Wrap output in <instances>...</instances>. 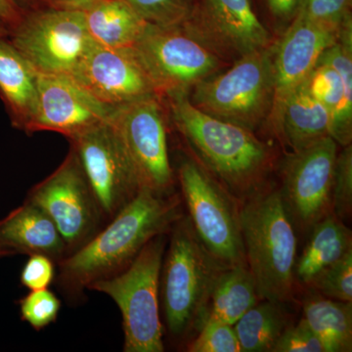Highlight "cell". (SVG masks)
<instances>
[{
    "instance_id": "1",
    "label": "cell",
    "mask_w": 352,
    "mask_h": 352,
    "mask_svg": "<svg viewBox=\"0 0 352 352\" xmlns=\"http://www.w3.org/2000/svg\"><path fill=\"white\" fill-rule=\"evenodd\" d=\"M178 194L142 188L87 244L57 264L54 284L72 305L95 282L122 272L148 243L183 217Z\"/></svg>"
},
{
    "instance_id": "2",
    "label": "cell",
    "mask_w": 352,
    "mask_h": 352,
    "mask_svg": "<svg viewBox=\"0 0 352 352\" xmlns=\"http://www.w3.org/2000/svg\"><path fill=\"white\" fill-rule=\"evenodd\" d=\"M171 97L173 120L199 163L241 204L270 188L273 152L254 131L201 112L188 94Z\"/></svg>"
},
{
    "instance_id": "3",
    "label": "cell",
    "mask_w": 352,
    "mask_h": 352,
    "mask_svg": "<svg viewBox=\"0 0 352 352\" xmlns=\"http://www.w3.org/2000/svg\"><path fill=\"white\" fill-rule=\"evenodd\" d=\"M245 263L259 298L271 302L296 300V230L280 189L272 187L241 206Z\"/></svg>"
},
{
    "instance_id": "4",
    "label": "cell",
    "mask_w": 352,
    "mask_h": 352,
    "mask_svg": "<svg viewBox=\"0 0 352 352\" xmlns=\"http://www.w3.org/2000/svg\"><path fill=\"white\" fill-rule=\"evenodd\" d=\"M160 279V300L166 330L175 339L199 331L210 293L226 265L208 251L183 215L170 230Z\"/></svg>"
},
{
    "instance_id": "5",
    "label": "cell",
    "mask_w": 352,
    "mask_h": 352,
    "mask_svg": "<svg viewBox=\"0 0 352 352\" xmlns=\"http://www.w3.org/2000/svg\"><path fill=\"white\" fill-rule=\"evenodd\" d=\"M168 234L153 238L122 272L88 289L110 296L120 308L124 352H163L160 279Z\"/></svg>"
},
{
    "instance_id": "6",
    "label": "cell",
    "mask_w": 352,
    "mask_h": 352,
    "mask_svg": "<svg viewBox=\"0 0 352 352\" xmlns=\"http://www.w3.org/2000/svg\"><path fill=\"white\" fill-rule=\"evenodd\" d=\"M273 50L244 55L193 88L191 103L217 119L256 131L270 119L274 98Z\"/></svg>"
},
{
    "instance_id": "7",
    "label": "cell",
    "mask_w": 352,
    "mask_h": 352,
    "mask_svg": "<svg viewBox=\"0 0 352 352\" xmlns=\"http://www.w3.org/2000/svg\"><path fill=\"white\" fill-rule=\"evenodd\" d=\"M178 180L190 221L199 239L226 266L245 263L241 206L198 161L184 159Z\"/></svg>"
},
{
    "instance_id": "8",
    "label": "cell",
    "mask_w": 352,
    "mask_h": 352,
    "mask_svg": "<svg viewBox=\"0 0 352 352\" xmlns=\"http://www.w3.org/2000/svg\"><path fill=\"white\" fill-rule=\"evenodd\" d=\"M132 48L159 96L188 94L224 62L182 24H148Z\"/></svg>"
},
{
    "instance_id": "9",
    "label": "cell",
    "mask_w": 352,
    "mask_h": 352,
    "mask_svg": "<svg viewBox=\"0 0 352 352\" xmlns=\"http://www.w3.org/2000/svg\"><path fill=\"white\" fill-rule=\"evenodd\" d=\"M25 201L52 219L66 243L68 256L87 244L106 224L74 149L54 173L32 187Z\"/></svg>"
},
{
    "instance_id": "10",
    "label": "cell",
    "mask_w": 352,
    "mask_h": 352,
    "mask_svg": "<svg viewBox=\"0 0 352 352\" xmlns=\"http://www.w3.org/2000/svg\"><path fill=\"white\" fill-rule=\"evenodd\" d=\"M71 140L107 223L142 189L133 164L110 120Z\"/></svg>"
},
{
    "instance_id": "11",
    "label": "cell",
    "mask_w": 352,
    "mask_h": 352,
    "mask_svg": "<svg viewBox=\"0 0 352 352\" xmlns=\"http://www.w3.org/2000/svg\"><path fill=\"white\" fill-rule=\"evenodd\" d=\"M94 43L83 11L53 8L25 20L12 45L36 73L69 76Z\"/></svg>"
},
{
    "instance_id": "12",
    "label": "cell",
    "mask_w": 352,
    "mask_h": 352,
    "mask_svg": "<svg viewBox=\"0 0 352 352\" xmlns=\"http://www.w3.org/2000/svg\"><path fill=\"white\" fill-rule=\"evenodd\" d=\"M157 95L113 111L111 122L119 134L142 188L173 193L166 124Z\"/></svg>"
},
{
    "instance_id": "13",
    "label": "cell",
    "mask_w": 352,
    "mask_h": 352,
    "mask_svg": "<svg viewBox=\"0 0 352 352\" xmlns=\"http://www.w3.org/2000/svg\"><path fill=\"white\" fill-rule=\"evenodd\" d=\"M337 155L338 143L327 138L287 157L280 192L296 231L308 232L333 212Z\"/></svg>"
},
{
    "instance_id": "14",
    "label": "cell",
    "mask_w": 352,
    "mask_h": 352,
    "mask_svg": "<svg viewBox=\"0 0 352 352\" xmlns=\"http://www.w3.org/2000/svg\"><path fill=\"white\" fill-rule=\"evenodd\" d=\"M183 27L223 61L270 46V34L252 0H195Z\"/></svg>"
},
{
    "instance_id": "15",
    "label": "cell",
    "mask_w": 352,
    "mask_h": 352,
    "mask_svg": "<svg viewBox=\"0 0 352 352\" xmlns=\"http://www.w3.org/2000/svg\"><path fill=\"white\" fill-rule=\"evenodd\" d=\"M69 76L112 109L157 95L132 47L108 48L94 43Z\"/></svg>"
},
{
    "instance_id": "16",
    "label": "cell",
    "mask_w": 352,
    "mask_h": 352,
    "mask_svg": "<svg viewBox=\"0 0 352 352\" xmlns=\"http://www.w3.org/2000/svg\"><path fill=\"white\" fill-rule=\"evenodd\" d=\"M116 109L104 105L69 75L36 73V106L25 129L72 138L106 122Z\"/></svg>"
},
{
    "instance_id": "17",
    "label": "cell",
    "mask_w": 352,
    "mask_h": 352,
    "mask_svg": "<svg viewBox=\"0 0 352 352\" xmlns=\"http://www.w3.org/2000/svg\"><path fill=\"white\" fill-rule=\"evenodd\" d=\"M311 96L331 115V138L342 146L352 138V24L322 55L314 71L302 82Z\"/></svg>"
},
{
    "instance_id": "18",
    "label": "cell",
    "mask_w": 352,
    "mask_h": 352,
    "mask_svg": "<svg viewBox=\"0 0 352 352\" xmlns=\"http://www.w3.org/2000/svg\"><path fill=\"white\" fill-rule=\"evenodd\" d=\"M338 39L339 32L310 20L302 13H296L276 50H273L272 109L307 80L323 53Z\"/></svg>"
},
{
    "instance_id": "19",
    "label": "cell",
    "mask_w": 352,
    "mask_h": 352,
    "mask_svg": "<svg viewBox=\"0 0 352 352\" xmlns=\"http://www.w3.org/2000/svg\"><path fill=\"white\" fill-rule=\"evenodd\" d=\"M0 245L13 254H41L56 264L68 256L66 243L54 222L28 201L0 220Z\"/></svg>"
},
{
    "instance_id": "20",
    "label": "cell",
    "mask_w": 352,
    "mask_h": 352,
    "mask_svg": "<svg viewBox=\"0 0 352 352\" xmlns=\"http://www.w3.org/2000/svg\"><path fill=\"white\" fill-rule=\"evenodd\" d=\"M268 120L278 138L293 153L331 138L330 112L310 95L303 83L272 109Z\"/></svg>"
},
{
    "instance_id": "21",
    "label": "cell",
    "mask_w": 352,
    "mask_h": 352,
    "mask_svg": "<svg viewBox=\"0 0 352 352\" xmlns=\"http://www.w3.org/2000/svg\"><path fill=\"white\" fill-rule=\"evenodd\" d=\"M305 249L296 258V279L307 288L322 271L337 263L352 250L351 229L333 212L317 222Z\"/></svg>"
},
{
    "instance_id": "22",
    "label": "cell",
    "mask_w": 352,
    "mask_h": 352,
    "mask_svg": "<svg viewBox=\"0 0 352 352\" xmlns=\"http://www.w3.org/2000/svg\"><path fill=\"white\" fill-rule=\"evenodd\" d=\"M92 41L108 48H131L149 23L126 0H102L83 11Z\"/></svg>"
},
{
    "instance_id": "23",
    "label": "cell",
    "mask_w": 352,
    "mask_h": 352,
    "mask_svg": "<svg viewBox=\"0 0 352 352\" xmlns=\"http://www.w3.org/2000/svg\"><path fill=\"white\" fill-rule=\"evenodd\" d=\"M259 300L256 282L247 264L227 266L210 293L201 326L208 322L234 326Z\"/></svg>"
},
{
    "instance_id": "24",
    "label": "cell",
    "mask_w": 352,
    "mask_h": 352,
    "mask_svg": "<svg viewBox=\"0 0 352 352\" xmlns=\"http://www.w3.org/2000/svg\"><path fill=\"white\" fill-rule=\"evenodd\" d=\"M302 319L325 352L352 351V302L333 300L308 289L302 300Z\"/></svg>"
},
{
    "instance_id": "25",
    "label": "cell",
    "mask_w": 352,
    "mask_h": 352,
    "mask_svg": "<svg viewBox=\"0 0 352 352\" xmlns=\"http://www.w3.org/2000/svg\"><path fill=\"white\" fill-rule=\"evenodd\" d=\"M287 303L261 300L234 324L242 352H271L292 325Z\"/></svg>"
},
{
    "instance_id": "26",
    "label": "cell",
    "mask_w": 352,
    "mask_h": 352,
    "mask_svg": "<svg viewBox=\"0 0 352 352\" xmlns=\"http://www.w3.org/2000/svg\"><path fill=\"white\" fill-rule=\"evenodd\" d=\"M0 91L25 126L36 106V72L11 44L0 41Z\"/></svg>"
},
{
    "instance_id": "27",
    "label": "cell",
    "mask_w": 352,
    "mask_h": 352,
    "mask_svg": "<svg viewBox=\"0 0 352 352\" xmlns=\"http://www.w3.org/2000/svg\"><path fill=\"white\" fill-rule=\"evenodd\" d=\"M307 289L340 302H352V250L322 271Z\"/></svg>"
},
{
    "instance_id": "28",
    "label": "cell",
    "mask_w": 352,
    "mask_h": 352,
    "mask_svg": "<svg viewBox=\"0 0 352 352\" xmlns=\"http://www.w3.org/2000/svg\"><path fill=\"white\" fill-rule=\"evenodd\" d=\"M18 305L21 319L38 332L56 322L61 309V300L50 289L31 291Z\"/></svg>"
},
{
    "instance_id": "29",
    "label": "cell",
    "mask_w": 352,
    "mask_h": 352,
    "mask_svg": "<svg viewBox=\"0 0 352 352\" xmlns=\"http://www.w3.org/2000/svg\"><path fill=\"white\" fill-rule=\"evenodd\" d=\"M149 23L159 25L182 24L188 17L195 0H126Z\"/></svg>"
},
{
    "instance_id": "30",
    "label": "cell",
    "mask_w": 352,
    "mask_h": 352,
    "mask_svg": "<svg viewBox=\"0 0 352 352\" xmlns=\"http://www.w3.org/2000/svg\"><path fill=\"white\" fill-rule=\"evenodd\" d=\"M333 212L340 220H349L352 214V147L344 146L336 159L332 189Z\"/></svg>"
},
{
    "instance_id": "31",
    "label": "cell",
    "mask_w": 352,
    "mask_h": 352,
    "mask_svg": "<svg viewBox=\"0 0 352 352\" xmlns=\"http://www.w3.org/2000/svg\"><path fill=\"white\" fill-rule=\"evenodd\" d=\"M187 346L189 352H242L234 326L208 322Z\"/></svg>"
},
{
    "instance_id": "32",
    "label": "cell",
    "mask_w": 352,
    "mask_h": 352,
    "mask_svg": "<svg viewBox=\"0 0 352 352\" xmlns=\"http://www.w3.org/2000/svg\"><path fill=\"white\" fill-rule=\"evenodd\" d=\"M351 0H302L298 12L340 32L351 23Z\"/></svg>"
},
{
    "instance_id": "33",
    "label": "cell",
    "mask_w": 352,
    "mask_h": 352,
    "mask_svg": "<svg viewBox=\"0 0 352 352\" xmlns=\"http://www.w3.org/2000/svg\"><path fill=\"white\" fill-rule=\"evenodd\" d=\"M271 352H325V349L302 318L284 331Z\"/></svg>"
},
{
    "instance_id": "34",
    "label": "cell",
    "mask_w": 352,
    "mask_h": 352,
    "mask_svg": "<svg viewBox=\"0 0 352 352\" xmlns=\"http://www.w3.org/2000/svg\"><path fill=\"white\" fill-rule=\"evenodd\" d=\"M57 264L41 254H32L25 261L20 282L30 291L48 289L54 283Z\"/></svg>"
},
{
    "instance_id": "35",
    "label": "cell",
    "mask_w": 352,
    "mask_h": 352,
    "mask_svg": "<svg viewBox=\"0 0 352 352\" xmlns=\"http://www.w3.org/2000/svg\"><path fill=\"white\" fill-rule=\"evenodd\" d=\"M302 0H266L271 15L278 20L294 19L300 9Z\"/></svg>"
},
{
    "instance_id": "36",
    "label": "cell",
    "mask_w": 352,
    "mask_h": 352,
    "mask_svg": "<svg viewBox=\"0 0 352 352\" xmlns=\"http://www.w3.org/2000/svg\"><path fill=\"white\" fill-rule=\"evenodd\" d=\"M102 0H50L54 8L85 11Z\"/></svg>"
},
{
    "instance_id": "37",
    "label": "cell",
    "mask_w": 352,
    "mask_h": 352,
    "mask_svg": "<svg viewBox=\"0 0 352 352\" xmlns=\"http://www.w3.org/2000/svg\"><path fill=\"white\" fill-rule=\"evenodd\" d=\"M16 16L14 0H0V25L11 22Z\"/></svg>"
},
{
    "instance_id": "38",
    "label": "cell",
    "mask_w": 352,
    "mask_h": 352,
    "mask_svg": "<svg viewBox=\"0 0 352 352\" xmlns=\"http://www.w3.org/2000/svg\"><path fill=\"white\" fill-rule=\"evenodd\" d=\"M14 256L13 252L9 251V250L6 249V248L1 247L0 245V258H6V256Z\"/></svg>"
}]
</instances>
